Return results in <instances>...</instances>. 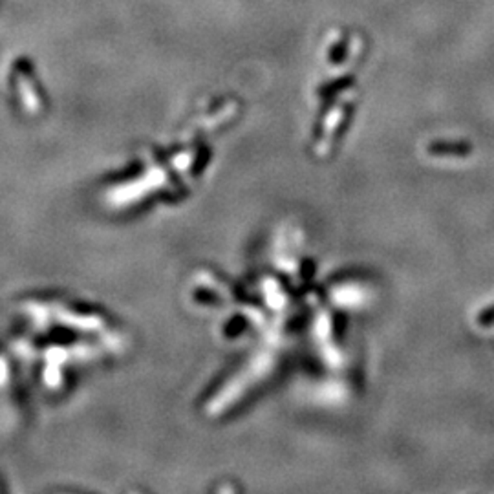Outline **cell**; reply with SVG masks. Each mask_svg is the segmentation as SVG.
Returning <instances> with one entry per match:
<instances>
[{
  "mask_svg": "<svg viewBox=\"0 0 494 494\" xmlns=\"http://www.w3.org/2000/svg\"><path fill=\"white\" fill-rule=\"evenodd\" d=\"M480 324H482V326L494 324V306H493V308L485 309V312H483L482 315H480Z\"/></svg>",
  "mask_w": 494,
  "mask_h": 494,
  "instance_id": "1",
  "label": "cell"
}]
</instances>
